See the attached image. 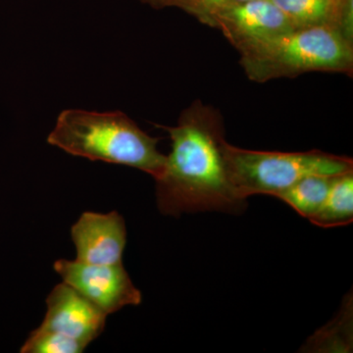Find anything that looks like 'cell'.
Instances as JSON below:
<instances>
[{"instance_id": "6da1fadb", "label": "cell", "mask_w": 353, "mask_h": 353, "mask_svg": "<svg viewBox=\"0 0 353 353\" xmlns=\"http://www.w3.org/2000/svg\"><path fill=\"white\" fill-rule=\"evenodd\" d=\"M158 127L172 141L163 172L155 179L160 212L176 217L245 208L230 179L224 124L214 108L196 101L183 111L176 126Z\"/></svg>"}, {"instance_id": "7a4b0ae2", "label": "cell", "mask_w": 353, "mask_h": 353, "mask_svg": "<svg viewBox=\"0 0 353 353\" xmlns=\"http://www.w3.org/2000/svg\"><path fill=\"white\" fill-rule=\"evenodd\" d=\"M48 141L75 157L132 167L154 179L161 175L166 162V155L157 150L159 139L146 134L121 111L65 110Z\"/></svg>"}, {"instance_id": "3957f363", "label": "cell", "mask_w": 353, "mask_h": 353, "mask_svg": "<svg viewBox=\"0 0 353 353\" xmlns=\"http://www.w3.org/2000/svg\"><path fill=\"white\" fill-rule=\"evenodd\" d=\"M240 54L245 75L256 83L310 72H353L352 39L334 28L294 30Z\"/></svg>"}, {"instance_id": "277c9868", "label": "cell", "mask_w": 353, "mask_h": 353, "mask_svg": "<svg viewBox=\"0 0 353 353\" xmlns=\"http://www.w3.org/2000/svg\"><path fill=\"white\" fill-rule=\"evenodd\" d=\"M230 179L241 201L254 194L276 197L310 175L340 176L353 172L352 158L321 152H260L228 143Z\"/></svg>"}, {"instance_id": "5b68a950", "label": "cell", "mask_w": 353, "mask_h": 353, "mask_svg": "<svg viewBox=\"0 0 353 353\" xmlns=\"http://www.w3.org/2000/svg\"><path fill=\"white\" fill-rule=\"evenodd\" d=\"M54 270L90 303L106 315L128 305H139L141 292L132 284L122 263L97 265L78 260H57Z\"/></svg>"}, {"instance_id": "8992f818", "label": "cell", "mask_w": 353, "mask_h": 353, "mask_svg": "<svg viewBox=\"0 0 353 353\" xmlns=\"http://www.w3.org/2000/svg\"><path fill=\"white\" fill-rule=\"evenodd\" d=\"M205 25L220 30L240 53L296 30L271 0H250L222 9Z\"/></svg>"}, {"instance_id": "52a82bcc", "label": "cell", "mask_w": 353, "mask_h": 353, "mask_svg": "<svg viewBox=\"0 0 353 353\" xmlns=\"http://www.w3.org/2000/svg\"><path fill=\"white\" fill-rule=\"evenodd\" d=\"M46 304L39 328L65 334L87 347L105 328L108 315L64 282L51 290Z\"/></svg>"}, {"instance_id": "ba28073f", "label": "cell", "mask_w": 353, "mask_h": 353, "mask_svg": "<svg viewBox=\"0 0 353 353\" xmlns=\"http://www.w3.org/2000/svg\"><path fill=\"white\" fill-rule=\"evenodd\" d=\"M78 261L97 265L122 263L127 243L125 221L119 213L85 212L71 230Z\"/></svg>"}, {"instance_id": "9c48e42d", "label": "cell", "mask_w": 353, "mask_h": 353, "mask_svg": "<svg viewBox=\"0 0 353 353\" xmlns=\"http://www.w3.org/2000/svg\"><path fill=\"white\" fill-rule=\"evenodd\" d=\"M294 29L329 27L352 39L353 0H271Z\"/></svg>"}, {"instance_id": "30bf717a", "label": "cell", "mask_w": 353, "mask_h": 353, "mask_svg": "<svg viewBox=\"0 0 353 353\" xmlns=\"http://www.w3.org/2000/svg\"><path fill=\"white\" fill-rule=\"evenodd\" d=\"M315 226H347L353 221V172L336 176L328 196L314 215L308 219Z\"/></svg>"}, {"instance_id": "8fae6325", "label": "cell", "mask_w": 353, "mask_h": 353, "mask_svg": "<svg viewBox=\"0 0 353 353\" xmlns=\"http://www.w3.org/2000/svg\"><path fill=\"white\" fill-rule=\"evenodd\" d=\"M336 176H304L276 197L290 206L301 217L309 219L321 208Z\"/></svg>"}, {"instance_id": "7c38bea8", "label": "cell", "mask_w": 353, "mask_h": 353, "mask_svg": "<svg viewBox=\"0 0 353 353\" xmlns=\"http://www.w3.org/2000/svg\"><path fill=\"white\" fill-rule=\"evenodd\" d=\"M87 345L65 334L39 328L21 347V353H81Z\"/></svg>"}, {"instance_id": "4fadbf2b", "label": "cell", "mask_w": 353, "mask_h": 353, "mask_svg": "<svg viewBox=\"0 0 353 353\" xmlns=\"http://www.w3.org/2000/svg\"><path fill=\"white\" fill-rule=\"evenodd\" d=\"M248 1L250 0H179L176 7L205 24L213 13Z\"/></svg>"}, {"instance_id": "5bb4252c", "label": "cell", "mask_w": 353, "mask_h": 353, "mask_svg": "<svg viewBox=\"0 0 353 353\" xmlns=\"http://www.w3.org/2000/svg\"><path fill=\"white\" fill-rule=\"evenodd\" d=\"M145 3L150 4L154 8L160 9L164 7L176 6L179 0H141Z\"/></svg>"}]
</instances>
